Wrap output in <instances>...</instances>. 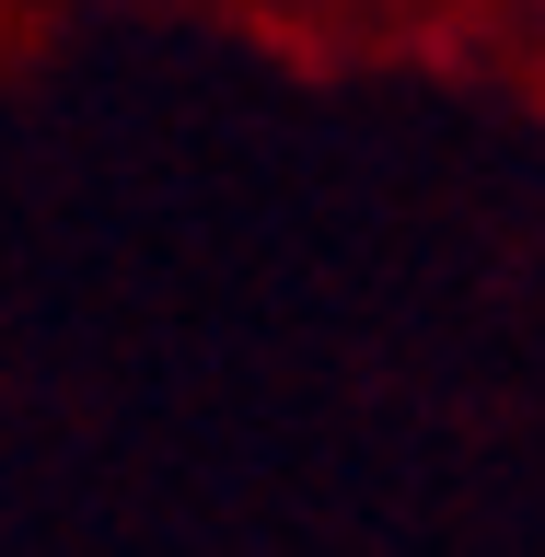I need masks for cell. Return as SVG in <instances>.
Listing matches in <instances>:
<instances>
[]
</instances>
